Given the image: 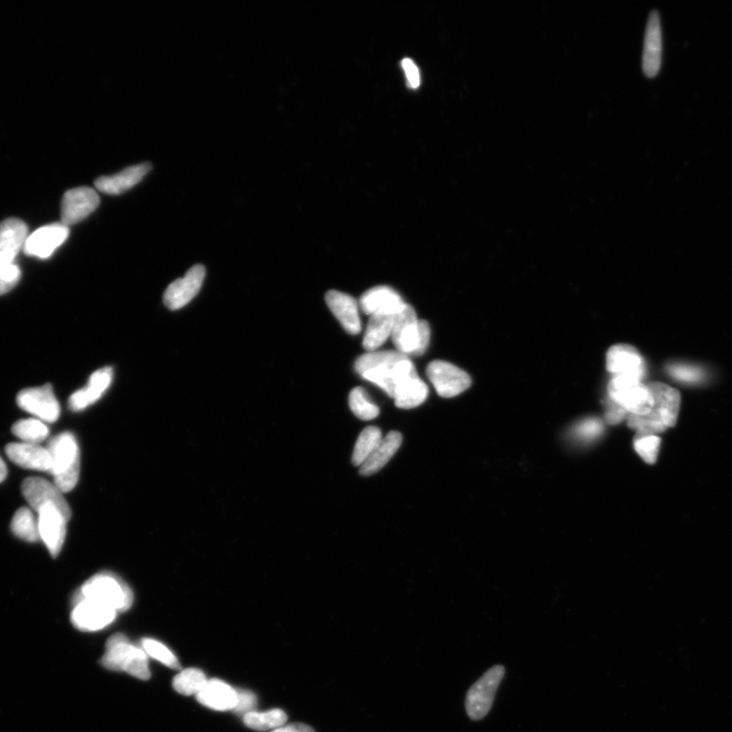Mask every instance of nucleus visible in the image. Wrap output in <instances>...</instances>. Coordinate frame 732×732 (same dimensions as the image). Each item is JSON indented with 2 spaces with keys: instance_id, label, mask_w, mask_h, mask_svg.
I'll list each match as a JSON object with an SVG mask.
<instances>
[{
  "instance_id": "39",
  "label": "nucleus",
  "mask_w": 732,
  "mask_h": 732,
  "mask_svg": "<svg viewBox=\"0 0 732 732\" xmlns=\"http://www.w3.org/2000/svg\"><path fill=\"white\" fill-rule=\"evenodd\" d=\"M603 431L602 423L598 420H587L580 424H578L575 429V434L579 439L583 440H592L600 436Z\"/></svg>"
},
{
  "instance_id": "13",
  "label": "nucleus",
  "mask_w": 732,
  "mask_h": 732,
  "mask_svg": "<svg viewBox=\"0 0 732 732\" xmlns=\"http://www.w3.org/2000/svg\"><path fill=\"white\" fill-rule=\"evenodd\" d=\"M607 368L613 376H626L643 382L646 365L637 349L630 345L613 346L607 356Z\"/></svg>"
},
{
  "instance_id": "15",
  "label": "nucleus",
  "mask_w": 732,
  "mask_h": 732,
  "mask_svg": "<svg viewBox=\"0 0 732 732\" xmlns=\"http://www.w3.org/2000/svg\"><path fill=\"white\" fill-rule=\"evenodd\" d=\"M206 276L204 265L192 267L181 279L169 285L164 294V303L169 310H176L186 307L202 288Z\"/></svg>"
},
{
  "instance_id": "1",
  "label": "nucleus",
  "mask_w": 732,
  "mask_h": 732,
  "mask_svg": "<svg viewBox=\"0 0 732 732\" xmlns=\"http://www.w3.org/2000/svg\"><path fill=\"white\" fill-rule=\"evenodd\" d=\"M354 366L364 379L379 385L391 398L401 385L420 376L412 359L398 351L368 352L358 357Z\"/></svg>"
},
{
  "instance_id": "34",
  "label": "nucleus",
  "mask_w": 732,
  "mask_h": 732,
  "mask_svg": "<svg viewBox=\"0 0 732 732\" xmlns=\"http://www.w3.org/2000/svg\"><path fill=\"white\" fill-rule=\"evenodd\" d=\"M349 406L354 415L361 421H373L380 414V408L368 400L365 390L360 387L351 391Z\"/></svg>"
},
{
  "instance_id": "26",
  "label": "nucleus",
  "mask_w": 732,
  "mask_h": 732,
  "mask_svg": "<svg viewBox=\"0 0 732 732\" xmlns=\"http://www.w3.org/2000/svg\"><path fill=\"white\" fill-rule=\"evenodd\" d=\"M402 440L403 439H402L400 432L390 431L374 450V453L368 457V459L360 466L359 472L361 476H373V474L384 468L393 456L397 453L402 445Z\"/></svg>"
},
{
  "instance_id": "40",
  "label": "nucleus",
  "mask_w": 732,
  "mask_h": 732,
  "mask_svg": "<svg viewBox=\"0 0 732 732\" xmlns=\"http://www.w3.org/2000/svg\"><path fill=\"white\" fill-rule=\"evenodd\" d=\"M236 691L237 705L233 711L244 716L255 711L257 705L256 696L249 690H236Z\"/></svg>"
},
{
  "instance_id": "31",
  "label": "nucleus",
  "mask_w": 732,
  "mask_h": 732,
  "mask_svg": "<svg viewBox=\"0 0 732 732\" xmlns=\"http://www.w3.org/2000/svg\"><path fill=\"white\" fill-rule=\"evenodd\" d=\"M12 431L15 437L28 444L40 445L50 436L48 426L37 418H29V420L15 422Z\"/></svg>"
},
{
  "instance_id": "28",
  "label": "nucleus",
  "mask_w": 732,
  "mask_h": 732,
  "mask_svg": "<svg viewBox=\"0 0 732 732\" xmlns=\"http://www.w3.org/2000/svg\"><path fill=\"white\" fill-rule=\"evenodd\" d=\"M428 396V385L418 376L401 385L394 393L393 399L398 408L412 409L422 405Z\"/></svg>"
},
{
  "instance_id": "5",
  "label": "nucleus",
  "mask_w": 732,
  "mask_h": 732,
  "mask_svg": "<svg viewBox=\"0 0 732 732\" xmlns=\"http://www.w3.org/2000/svg\"><path fill=\"white\" fill-rule=\"evenodd\" d=\"M91 600L117 611H125L133 606L134 594L122 579L112 574H98L82 586L74 602Z\"/></svg>"
},
{
  "instance_id": "33",
  "label": "nucleus",
  "mask_w": 732,
  "mask_h": 732,
  "mask_svg": "<svg viewBox=\"0 0 732 732\" xmlns=\"http://www.w3.org/2000/svg\"><path fill=\"white\" fill-rule=\"evenodd\" d=\"M208 680L206 674L198 669L182 671L173 680V688L184 696L197 695L203 690Z\"/></svg>"
},
{
  "instance_id": "32",
  "label": "nucleus",
  "mask_w": 732,
  "mask_h": 732,
  "mask_svg": "<svg viewBox=\"0 0 732 732\" xmlns=\"http://www.w3.org/2000/svg\"><path fill=\"white\" fill-rule=\"evenodd\" d=\"M287 714L281 709L269 712H251L244 716L246 726L256 731L273 730L285 726Z\"/></svg>"
},
{
  "instance_id": "4",
  "label": "nucleus",
  "mask_w": 732,
  "mask_h": 732,
  "mask_svg": "<svg viewBox=\"0 0 732 732\" xmlns=\"http://www.w3.org/2000/svg\"><path fill=\"white\" fill-rule=\"evenodd\" d=\"M391 338L398 352L422 356L431 342V327L428 321L418 320L415 310L405 303L394 319Z\"/></svg>"
},
{
  "instance_id": "38",
  "label": "nucleus",
  "mask_w": 732,
  "mask_h": 732,
  "mask_svg": "<svg viewBox=\"0 0 732 732\" xmlns=\"http://www.w3.org/2000/svg\"><path fill=\"white\" fill-rule=\"evenodd\" d=\"M22 276L19 265L14 264L0 265V295L9 293L17 286Z\"/></svg>"
},
{
  "instance_id": "11",
  "label": "nucleus",
  "mask_w": 732,
  "mask_h": 732,
  "mask_svg": "<svg viewBox=\"0 0 732 732\" xmlns=\"http://www.w3.org/2000/svg\"><path fill=\"white\" fill-rule=\"evenodd\" d=\"M17 403L26 412L34 415L37 420L45 423L55 422L60 415V406L54 395L51 385L21 391L17 397Z\"/></svg>"
},
{
  "instance_id": "30",
  "label": "nucleus",
  "mask_w": 732,
  "mask_h": 732,
  "mask_svg": "<svg viewBox=\"0 0 732 732\" xmlns=\"http://www.w3.org/2000/svg\"><path fill=\"white\" fill-rule=\"evenodd\" d=\"M383 434L380 429L375 426H368L361 431L360 436L354 447L352 454V463L354 466L364 464L374 450L381 444Z\"/></svg>"
},
{
  "instance_id": "21",
  "label": "nucleus",
  "mask_w": 732,
  "mask_h": 732,
  "mask_svg": "<svg viewBox=\"0 0 732 732\" xmlns=\"http://www.w3.org/2000/svg\"><path fill=\"white\" fill-rule=\"evenodd\" d=\"M151 169L152 166L149 163L127 167L117 174L99 177L95 181V187L103 194L122 195L140 183L144 177L151 171Z\"/></svg>"
},
{
  "instance_id": "8",
  "label": "nucleus",
  "mask_w": 732,
  "mask_h": 732,
  "mask_svg": "<svg viewBox=\"0 0 732 732\" xmlns=\"http://www.w3.org/2000/svg\"><path fill=\"white\" fill-rule=\"evenodd\" d=\"M40 539L53 558H58L66 541L71 511L68 502L46 505L37 512Z\"/></svg>"
},
{
  "instance_id": "23",
  "label": "nucleus",
  "mask_w": 732,
  "mask_h": 732,
  "mask_svg": "<svg viewBox=\"0 0 732 732\" xmlns=\"http://www.w3.org/2000/svg\"><path fill=\"white\" fill-rule=\"evenodd\" d=\"M22 493L31 509L36 513L46 505L67 502L54 482L40 477H30L23 482Z\"/></svg>"
},
{
  "instance_id": "3",
  "label": "nucleus",
  "mask_w": 732,
  "mask_h": 732,
  "mask_svg": "<svg viewBox=\"0 0 732 732\" xmlns=\"http://www.w3.org/2000/svg\"><path fill=\"white\" fill-rule=\"evenodd\" d=\"M46 448L51 457L54 485L63 494L71 492L78 485L80 470L79 449L74 434L62 432L51 439Z\"/></svg>"
},
{
  "instance_id": "22",
  "label": "nucleus",
  "mask_w": 732,
  "mask_h": 732,
  "mask_svg": "<svg viewBox=\"0 0 732 732\" xmlns=\"http://www.w3.org/2000/svg\"><path fill=\"white\" fill-rule=\"evenodd\" d=\"M328 307L340 321L345 331L357 335L361 331L358 302L352 296L336 291L326 294Z\"/></svg>"
},
{
  "instance_id": "10",
  "label": "nucleus",
  "mask_w": 732,
  "mask_h": 732,
  "mask_svg": "<svg viewBox=\"0 0 732 732\" xmlns=\"http://www.w3.org/2000/svg\"><path fill=\"white\" fill-rule=\"evenodd\" d=\"M426 375L442 398H453L470 388L471 377L463 369L442 360L431 362Z\"/></svg>"
},
{
  "instance_id": "9",
  "label": "nucleus",
  "mask_w": 732,
  "mask_h": 732,
  "mask_svg": "<svg viewBox=\"0 0 732 732\" xmlns=\"http://www.w3.org/2000/svg\"><path fill=\"white\" fill-rule=\"evenodd\" d=\"M505 667L496 665L469 689L466 696V711L472 720H481L492 709L498 687L505 677Z\"/></svg>"
},
{
  "instance_id": "24",
  "label": "nucleus",
  "mask_w": 732,
  "mask_h": 732,
  "mask_svg": "<svg viewBox=\"0 0 732 732\" xmlns=\"http://www.w3.org/2000/svg\"><path fill=\"white\" fill-rule=\"evenodd\" d=\"M198 701L217 711L235 710L237 705V691L220 680L208 681L197 694Z\"/></svg>"
},
{
  "instance_id": "35",
  "label": "nucleus",
  "mask_w": 732,
  "mask_h": 732,
  "mask_svg": "<svg viewBox=\"0 0 732 732\" xmlns=\"http://www.w3.org/2000/svg\"><path fill=\"white\" fill-rule=\"evenodd\" d=\"M142 645L144 653L156 661L168 666L169 669L181 670L179 659L162 643L153 639H143Z\"/></svg>"
},
{
  "instance_id": "20",
  "label": "nucleus",
  "mask_w": 732,
  "mask_h": 732,
  "mask_svg": "<svg viewBox=\"0 0 732 732\" xmlns=\"http://www.w3.org/2000/svg\"><path fill=\"white\" fill-rule=\"evenodd\" d=\"M112 379H114V371L111 367H104L95 372L86 387L70 396L69 401L70 410L79 412L96 403L108 390Z\"/></svg>"
},
{
  "instance_id": "7",
  "label": "nucleus",
  "mask_w": 732,
  "mask_h": 732,
  "mask_svg": "<svg viewBox=\"0 0 732 732\" xmlns=\"http://www.w3.org/2000/svg\"><path fill=\"white\" fill-rule=\"evenodd\" d=\"M608 400L624 409L627 417L644 416L653 404L649 385L626 376H613L608 384Z\"/></svg>"
},
{
  "instance_id": "41",
  "label": "nucleus",
  "mask_w": 732,
  "mask_h": 732,
  "mask_svg": "<svg viewBox=\"0 0 732 732\" xmlns=\"http://www.w3.org/2000/svg\"><path fill=\"white\" fill-rule=\"evenodd\" d=\"M402 68H403L405 71L409 87L412 88H417L418 87H420L421 86L420 70H418L416 64L413 62V60L410 59H404L403 60H402Z\"/></svg>"
},
{
  "instance_id": "16",
  "label": "nucleus",
  "mask_w": 732,
  "mask_h": 732,
  "mask_svg": "<svg viewBox=\"0 0 732 732\" xmlns=\"http://www.w3.org/2000/svg\"><path fill=\"white\" fill-rule=\"evenodd\" d=\"M663 39L661 15L656 11L650 14L643 48L642 69L649 79L655 78L663 64Z\"/></svg>"
},
{
  "instance_id": "19",
  "label": "nucleus",
  "mask_w": 732,
  "mask_h": 732,
  "mask_svg": "<svg viewBox=\"0 0 732 732\" xmlns=\"http://www.w3.org/2000/svg\"><path fill=\"white\" fill-rule=\"evenodd\" d=\"M6 456L22 468L51 471V457L47 448L28 442H13L5 448Z\"/></svg>"
},
{
  "instance_id": "6",
  "label": "nucleus",
  "mask_w": 732,
  "mask_h": 732,
  "mask_svg": "<svg viewBox=\"0 0 732 732\" xmlns=\"http://www.w3.org/2000/svg\"><path fill=\"white\" fill-rule=\"evenodd\" d=\"M101 664L107 670L125 672L142 681L151 678L146 653L132 645L123 634H116L109 638Z\"/></svg>"
},
{
  "instance_id": "17",
  "label": "nucleus",
  "mask_w": 732,
  "mask_h": 732,
  "mask_svg": "<svg viewBox=\"0 0 732 732\" xmlns=\"http://www.w3.org/2000/svg\"><path fill=\"white\" fill-rule=\"evenodd\" d=\"M116 616L115 609L91 600H79L72 609L71 622L80 631L95 632L114 623Z\"/></svg>"
},
{
  "instance_id": "25",
  "label": "nucleus",
  "mask_w": 732,
  "mask_h": 732,
  "mask_svg": "<svg viewBox=\"0 0 732 732\" xmlns=\"http://www.w3.org/2000/svg\"><path fill=\"white\" fill-rule=\"evenodd\" d=\"M404 304L400 294L389 286L369 289L360 297L358 302L360 310L371 316L382 310L397 313Z\"/></svg>"
},
{
  "instance_id": "12",
  "label": "nucleus",
  "mask_w": 732,
  "mask_h": 732,
  "mask_svg": "<svg viewBox=\"0 0 732 732\" xmlns=\"http://www.w3.org/2000/svg\"><path fill=\"white\" fill-rule=\"evenodd\" d=\"M100 197L94 189L69 190L61 200V223L69 227L90 216L99 207Z\"/></svg>"
},
{
  "instance_id": "36",
  "label": "nucleus",
  "mask_w": 732,
  "mask_h": 732,
  "mask_svg": "<svg viewBox=\"0 0 732 732\" xmlns=\"http://www.w3.org/2000/svg\"><path fill=\"white\" fill-rule=\"evenodd\" d=\"M661 442V438L656 434H637L635 438L634 446L635 452L639 454L643 460L648 464H654L657 461Z\"/></svg>"
},
{
  "instance_id": "43",
  "label": "nucleus",
  "mask_w": 732,
  "mask_h": 732,
  "mask_svg": "<svg viewBox=\"0 0 732 732\" xmlns=\"http://www.w3.org/2000/svg\"><path fill=\"white\" fill-rule=\"evenodd\" d=\"M271 732H316V731L312 727L307 726V724L292 723L287 724V726H283L276 729H273Z\"/></svg>"
},
{
  "instance_id": "27",
  "label": "nucleus",
  "mask_w": 732,
  "mask_h": 732,
  "mask_svg": "<svg viewBox=\"0 0 732 732\" xmlns=\"http://www.w3.org/2000/svg\"><path fill=\"white\" fill-rule=\"evenodd\" d=\"M395 315L396 313L382 310L374 313L369 319L364 342H362L366 351H377L389 339Z\"/></svg>"
},
{
  "instance_id": "14",
  "label": "nucleus",
  "mask_w": 732,
  "mask_h": 732,
  "mask_svg": "<svg viewBox=\"0 0 732 732\" xmlns=\"http://www.w3.org/2000/svg\"><path fill=\"white\" fill-rule=\"evenodd\" d=\"M69 236V227L61 222L45 225L28 236L23 252L38 259H48L66 243Z\"/></svg>"
},
{
  "instance_id": "37",
  "label": "nucleus",
  "mask_w": 732,
  "mask_h": 732,
  "mask_svg": "<svg viewBox=\"0 0 732 732\" xmlns=\"http://www.w3.org/2000/svg\"><path fill=\"white\" fill-rule=\"evenodd\" d=\"M671 376L674 380L685 384H700L707 379V373L702 367L686 365L674 364L667 368Z\"/></svg>"
},
{
  "instance_id": "42",
  "label": "nucleus",
  "mask_w": 732,
  "mask_h": 732,
  "mask_svg": "<svg viewBox=\"0 0 732 732\" xmlns=\"http://www.w3.org/2000/svg\"><path fill=\"white\" fill-rule=\"evenodd\" d=\"M627 417L626 412L614 402L607 400L606 420L609 424L621 423Z\"/></svg>"
},
{
  "instance_id": "29",
  "label": "nucleus",
  "mask_w": 732,
  "mask_h": 732,
  "mask_svg": "<svg viewBox=\"0 0 732 732\" xmlns=\"http://www.w3.org/2000/svg\"><path fill=\"white\" fill-rule=\"evenodd\" d=\"M11 530L17 536L27 542H36L40 539L38 516L33 510L21 508L15 512L11 523Z\"/></svg>"
},
{
  "instance_id": "2",
  "label": "nucleus",
  "mask_w": 732,
  "mask_h": 732,
  "mask_svg": "<svg viewBox=\"0 0 732 732\" xmlns=\"http://www.w3.org/2000/svg\"><path fill=\"white\" fill-rule=\"evenodd\" d=\"M653 404L650 412L640 417H627V424L637 434H657L672 428L677 423L680 409V393L663 383H650Z\"/></svg>"
},
{
  "instance_id": "18",
  "label": "nucleus",
  "mask_w": 732,
  "mask_h": 732,
  "mask_svg": "<svg viewBox=\"0 0 732 732\" xmlns=\"http://www.w3.org/2000/svg\"><path fill=\"white\" fill-rule=\"evenodd\" d=\"M29 229L21 219L11 218L0 223V265L14 264L15 257L23 251Z\"/></svg>"
},
{
  "instance_id": "44",
  "label": "nucleus",
  "mask_w": 732,
  "mask_h": 732,
  "mask_svg": "<svg viewBox=\"0 0 732 732\" xmlns=\"http://www.w3.org/2000/svg\"><path fill=\"white\" fill-rule=\"evenodd\" d=\"M7 477V468L3 458L0 457V484Z\"/></svg>"
}]
</instances>
